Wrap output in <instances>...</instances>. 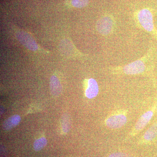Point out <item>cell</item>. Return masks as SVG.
<instances>
[{
	"label": "cell",
	"mask_w": 157,
	"mask_h": 157,
	"mask_svg": "<svg viewBox=\"0 0 157 157\" xmlns=\"http://www.w3.org/2000/svg\"><path fill=\"white\" fill-rule=\"evenodd\" d=\"M96 27L99 33L103 36H108L114 31L115 21L110 15H104L98 21Z\"/></svg>",
	"instance_id": "5"
},
{
	"label": "cell",
	"mask_w": 157,
	"mask_h": 157,
	"mask_svg": "<svg viewBox=\"0 0 157 157\" xmlns=\"http://www.w3.org/2000/svg\"><path fill=\"white\" fill-rule=\"evenodd\" d=\"M89 3V0H72V5L76 8L86 7Z\"/></svg>",
	"instance_id": "12"
},
{
	"label": "cell",
	"mask_w": 157,
	"mask_h": 157,
	"mask_svg": "<svg viewBox=\"0 0 157 157\" xmlns=\"http://www.w3.org/2000/svg\"><path fill=\"white\" fill-rule=\"evenodd\" d=\"M137 20L144 29L157 39V29L155 26L153 16L150 10L144 9L138 11Z\"/></svg>",
	"instance_id": "3"
},
{
	"label": "cell",
	"mask_w": 157,
	"mask_h": 157,
	"mask_svg": "<svg viewBox=\"0 0 157 157\" xmlns=\"http://www.w3.org/2000/svg\"><path fill=\"white\" fill-rule=\"evenodd\" d=\"M157 136V123H155L150 127L142 136V141L148 142L154 140Z\"/></svg>",
	"instance_id": "9"
},
{
	"label": "cell",
	"mask_w": 157,
	"mask_h": 157,
	"mask_svg": "<svg viewBox=\"0 0 157 157\" xmlns=\"http://www.w3.org/2000/svg\"><path fill=\"white\" fill-rule=\"evenodd\" d=\"M128 121V111L124 109L114 110L105 119V125L111 129H117L124 126Z\"/></svg>",
	"instance_id": "2"
},
{
	"label": "cell",
	"mask_w": 157,
	"mask_h": 157,
	"mask_svg": "<svg viewBox=\"0 0 157 157\" xmlns=\"http://www.w3.org/2000/svg\"><path fill=\"white\" fill-rule=\"evenodd\" d=\"M16 36L20 43L30 50L35 51L38 49V46L33 38L27 33L19 32L16 35Z\"/></svg>",
	"instance_id": "6"
},
{
	"label": "cell",
	"mask_w": 157,
	"mask_h": 157,
	"mask_svg": "<svg viewBox=\"0 0 157 157\" xmlns=\"http://www.w3.org/2000/svg\"><path fill=\"white\" fill-rule=\"evenodd\" d=\"M108 157H132L128 154L123 152H115L111 154Z\"/></svg>",
	"instance_id": "14"
},
{
	"label": "cell",
	"mask_w": 157,
	"mask_h": 157,
	"mask_svg": "<svg viewBox=\"0 0 157 157\" xmlns=\"http://www.w3.org/2000/svg\"><path fill=\"white\" fill-rule=\"evenodd\" d=\"M47 143V140L44 137L39 138L35 140L33 144L34 150L36 151H39L44 148Z\"/></svg>",
	"instance_id": "11"
},
{
	"label": "cell",
	"mask_w": 157,
	"mask_h": 157,
	"mask_svg": "<svg viewBox=\"0 0 157 157\" xmlns=\"http://www.w3.org/2000/svg\"><path fill=\"white\" fill-rule=\"evenodd\" d=\"M21 117L18 115L12 116L7 119L3 124V128L6 131H9L19 124Z\"/></svg>",
	"instance_id": "10"
},
{
	"label": "cell",
	"mask_w": 157,
	"mask_h": 157,
	"mask_svg": "<svg viewBox=\"0 0 157 157\" xmlns=\"http://www.w3.org/2000/svg\"><path fill=\"white\" fill-rule=\"evenodd\" d=\"M150 58V54L148 53L141 59L123 66L113 68V73L126 75H137L142 74L146 71L147 62Z\"/></svg>",
	"instance_id": "1"
},
{
	"label": "cell",
	"mask_w": 157,
	"mask_h": 157,
	"mask_svg": "<svg viewBox=\"0 0 157 157\" xmlns=\"http://www.w3.org/2000/svg\"><path fill=\"white\" fill-rule=\"evenodd\" d=\"M62 124V129L64 133H67L69 131L70 128V121L69 120L64 117L63 119Z\"/></svg>",
	"instance_id": "13"
},
{
	"label": "cell",
	"mask_w": 157,
	"mask_h": 157,
	"mask_svg": "<svg viewBox=\"0 0 157 157\" xmlns=\"http://www.w3.org/2000/svg\"><path fill=\"white\" fill-rule=\"evenodd\" d=\"M157 108V105H154L140 117L131 132H129L128 137H135L144 129L152 118Z\"/></svg>",
	"instance_id": "4"
},
{
	"label": "cell",
	"mask_w": 157,
	"mask_h": 157,
	"mask_svg": "<svg viewBox=\"0 0 157 157\" xmlns=\"http://www.w3.org/2000/svg\"><path fill=\"white\" fill-rule=\"evenodd\" d=\"M50 86L51 93L52 95L57 97L60 94L62 90V86L56 76H52L51 77Z\"/></svg>",
	"instance_id": "8"
},
{
	"label": "cell",
	"mask_w": 157,
	"mask_h": 157,
	"mask_svg": "<svg viewBox=\"0 0 157 157\" xmlns=\"http://www.w3.org/2000/svg\"><path fill=\"white\" fill-rule=\"evenodd\" d=\"M99 91V86L95 79L93 78L89 79L85 91L86 97L88 99H93L98 96Z\"/></svg>",
	"instance_id": "7"
}]
</instances>
